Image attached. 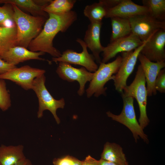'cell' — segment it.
Masks as SVG:
<instances>
[{"label":"cell","instance_id":"cell-19","mask_svg":"<svg viewBox=\"0 0 165 165\" xmlns=\"http://www.w3.org/2000/svg\"><path fill=\"white\" fill-rule=\"evenodd\" d=\"M101 159L118 165H127L128 163L122 147L114 143L107 142L105 143Z\"/></svg>","mask_w":165,"mask_h":165},{"label":"cell","instance_id":"cell-18","mask_svg":"<svg viewBox=\"0 0 165 165\" xmlns=\"http://www.w3.org/2000/svg\"><path fill=\"white\" fill-rule=\"evenodd\" d=\"M24 146H0V164L1 165H14L26 158L23 152Z\"/></svg>","mask_w":165,"mask_h":165},{"label":"cell","instance_id":"cell-28","mask_svg":"<svg viewBox=\"0 0 165 165\" xmlns=\"http://www.w3.org/2000/svg\"><path fill=\"white\" fill-rule=\"evenodd\" d=\"M82 161L73 157L68 155L53 161V165H81Z\"/></svg>","mask_w":165,"mask_h":165},{"label":"cell","instance_id":"cell-3","mask_svg":"<svg viewBox=\"0 0 165 165\" xmlns=\"http://www.w3.org/2000/svg\"><path fill=\"white\" fill-rule=\"evenodd\" d=\"M144 74L140 64L138 67L135 78L129 86L123 89L122 96L131 97L138 102L140 111L139 123L144 130L148 125L150 120L147 113V91Z\"/></svg>","mask_w":165,"mask_h":165},{"label":"cell","instance_id":"cell-31","mask_svg":"<svg viewBox=\"0 0 165 165\" xmlns=\"http://www.w3.org/2000/svg\"><path fill=\"white\" fill-rule=\"evenodd\" d=\"M81 165H98V160L89 155L82 161Z\"/></svg>","mask_w":165,"mask_h":165},{"label":"cell","instance_id":"cell-1","mask_svg":"<svg viewBox=\"0 0 165 165\" xmlns=\"http://www.w3.org/2000/svg\"><path fill=\"white\" fill-rule=\"evenodd\" d=\"M48 15L43 29L31 42L28 48L32 52H42L49 53L53 57H58L61 53L53 46V39L59 32H65L77 20V15L72 10L63 13Z\"/></svg>","mask_w":165,"mask_h":165},{"label":"cell","instance_id":"cell-34","mask_svg":"<svg viewBox=\"0 0 165 165\" xmlns=\"http://www.w3.org/2000/svg\"><path fill=\"white\" fill-rule=\"evenodd\" d=\"M127 165H129L128 163L127 164Z\"/></svg>","mask_w":165,"mask_h":165},{"label":"cell","instance_id":"cell-12","mask_svg":"<svg viewBox=\"0 0 165 165\" xmlns=\"http://www.w3.org/2000/svg\"><path fill=\"white\" fill-rule=\"evenodd\" d=\"M144 42L131 33L127 36L110 42L104 47L102 52L101 62L106 63L119 53L133 51L141 46Z\"/></svg>","mask_w":165,"mask_h":165},{"label":"cell","instance_id":"cell-17","mask_svg":"<svg viewBox=\"0 0 165 165\" xmlns=\"http://www.w3.org/2000/svg\"><path fill=\"white\" fill-rule=\"evenodd\" d=\"M45 53L42 52H34L24 47L16 46L11 48L0 56V58L4 61L16 65L20 62L30 60L46 61L40 57Z\"/></svg>","mask_w":165,"mask_h":165},{"label":"cell","instance_id":"cell-22","mask_svg":"<svg viewBox=\"0 0 165 165\" xmlns=\"http://www.w3.org/2000/svg\"><path fill=\"white\" fill-rule=\"evenodd\" d=\"M108 9L103 0H100L98 2L86 6L83 10V14L90 23L100 22L105 16Z\"/></svg>","mask_w":165,"mask_h":165},{"label":"cell","instance_id":"cell-8","mask_svg":"<svg viewBox=\"0 0 165 165\" xmlns=\"http://www.w3.org/2000/svg\"><path fill=\"white\" fill-rule=\"evenodd\" d=\"M148 39L134 50L121 53L120 66L117 72L113 75L112 79L114 82L115 89L118 92L122 93L123 89L127 85V79L133 72L138 55Z\"/></svg>","mask_w":165,"mask_h":165},{"label":"cell","instance_id":"cell-16","mask_svg":"<svg viewBox=\"0 0 165 165\" xmlns=\"http://www.w3.org/2000/svg\"><path fill=\"white\" fill-rule=\"evenodd\" d=\"M102 22L90 23L86 31L83 40L92 53L95 61L100 64L101 60L100 55L104 48L101 42L100 34Z\"/></svg>","mask_w":165,"mask_h":165},{"label":"cell","instance_id":"cell-27","mask_svg":"<svg viewBox=\"0 0 165 165\" xmlns=\"http://www.w3.org/2000/svg\"><path fill=\"white\" fill-rule=\"evenodd\" d=\"M11 106L10 95L7 90L6 83L3 79H0V108L4 111Z\"/></svg>","mask_w":165,"mask_h":165},{"label":"cell","instance_id":"cell-23","mask_svg":"<svg viewBox=\"0 0 165 165\" xmlns=\"http://www.w3.org/2000/svg\"><path fill=\"white\" fill-rule=\"evenodd\" d=\"M0 3H9L23 9L35 16L47 17V14L43 9L44 7L37 4L33 0H0Z\"/></svg>","mask_w":165,"mask_h":165},{"label":"cell","instance_id":"cell-9","mask_svg":"<svg viewBox=\"0 0 165 165\" xmlns=\"http://www.w3.org/2000/svg\"><path fill=\"white\" fill-rule=\"evenodd\" d=\"M132 33L142 42L148 39L160 29H165V21L157 20L148 14L135 16L129 18Z\"/></svg>","mask_w":165,"mask_h":165},{"label":"cell","instance_id":"cell-26","mask_svg":"<svg viewBox=\"0 0 165 165\" xmlns=\"http://www.w3.org/2000/svg\"><path fill=\"white\" fill-rule=\"evenodd\" d=\"M14 10L13 5L4 4L0 6V27H6V23L13 25L15 24L13 20Z\"/></svg>","mask_w":165,"mask_h":165},{"label":"cell","instance_id":"cell-7","mask_svg":"<svg viewBox=\"0 0 165 165\" xmlns=\"http://www.w3.org/2000/svg\"><path fill=\"white\" fill-rule=\"evenodd\" d=\"M76 41L82 48L81 52L78 53L72 50L68 49L64 51L60 57H53L52 61L56 63L63 62L80 65L89 72H95L98 66L95 61L94 56L89 53L86 45L82 40L77 38Z\"/></svg>","mask_w":165,"mask_h":165},{"label":"cell","instance_id":"cell-6","mask_svg":"<svg viewBox=\"0 0 165 165\" xmlns=\"http://www.w3.org/2000/svg\"><path fill=\"white\" fill-rule=\"evenodd\" d=\"M46 77L44 74L36 78L34 80L32 89L35 93L39 103L37 117L41 118L43 112L49 110L53 115L57 124L60 123L59 118L57 115L56 111L59 108H63L65 105L64 98L57 100L54 99L46 89L45 83Z\"/></svg>","mask_w":165,"mask_h":165},{"label":"cell","instance_id":"cell-4","mask_svg":"<svg viewBox=\"0 0 165 165\" xmlns=\"http://www.w3.org/2000/svg\"><path fill=\"white\" fill-rule=\"evenodd\" d=\"M122 57L118 56L114 61L107 63L101 62L97 70L94 73L92 79L86 90L87 97L93 95L98 97L101 95H106V83L112 79L113 75L118 72L121 65Z\"/></svg>","mask_w":165,"mask_h":165},{"label":"cell","instance_id":"cell-15","mask_svg":"<svg viewBox=\"0 0 165 165\" xmlns=\"http://www.w3.org/2000/svg\"><path fill=\"white\" fill-rule=\"evenodd\" d=\"M148 14L147 8L131 0H121L114 7L108 10L105 18L119 17L129 19L138 15Z\"/></svg>","mask_w":165,"mask_h":165},{"label":"cell","instance_id":"cell-33","mask_svg":"<svg viewBox=\"0 0 165 165\" xmlns=\"http://www.w3.org/2000/svg\"><path fill=\"white\" fill-rule=\"evenodd\" d=\"M98 165H118L114 163L101 159L98 160Z\"/></svg>","mask_w":165,"mask_h":165},{"label":"cell","instance_id":"cell-30","mask_svg":"<svg viewBox=\"0 0 165 165\" xmlns=\"http://www.w3.org/2000/svg\"><path fill=\"white\" fill-rule=\"evenodd\" d=\"M16 68L14 64L6 61L0 58V74H4Z\"/></svg>","mask_w":165,"mask_h":165},{"label":"cell","instance_id":"cell-11","mask_svg":"<svg viewBox=\"0 0 165 165\" xmlns=\"http://www.w3.org/2000/svg\"><path fill=\"white\" fill-rule=\"evenodd\" d=\"M56 72L63 80L70 82L77 81L79 83V87L77 93L80 96L83 94L86 83L91 81L94 74V72H89L84 67L76 68L63 62L59 63Z\"/></svg>","mask_w":165,"mask_h":165},{"label":"cell","instance_id":"cell-5","mask_svg":"<svg viewBox=\"0 0 165 165\" xmlns=\"http://www.w3.org/2000/svg\"><path fill=\"white\" fill-rule=\"evenodd\" d=\"M122 97L123 107L121 113L116 115L108 111L106 112L107 115L112 120L127 127L131 132L135 142H137L140 138L145 142L148 143V136L144 133L136 119L134 106V98L123 96Z\"/></svg>","mask_w":165,"mask_h":165},{"label":"cell","instance_id":"cell-10","mask_svg":"<svg viewBox=\"0 0 165 165\" xmlns=\"http://www.w3.org/2000/svg\"><path fill=\"white\" fill-rule=\"evenodd\" d=\"M44 70L31 67L27 65L16 68L3 74H0V79L11 81L24 90L32 89L34 79L45 73Z\"/></svg>","mask_w":165,"mask_h":165},{"label":"cell","instance_id":"cell-21","mask_svg":"<svg viewBox=\"0 0 165 165\" xmlns=\"http://www.w3.org/2000/svg\"><path fill=\"white\" fill-rule=\"evenodd\" d=\"M17 29L15 24L0 27V56L16 46Z\"/></svg>","mask_w":165,"mask_h":165},{"label":"cell","instance_id":"cell-29","mask_svg":"<svg viewBox=\"0 0 165 165\" xmlns=\"http://www.w3.org/2000/svg\"><path fill=\"white\" fill-rule=\"evenodd\" d=\"M156 90L160 93L165 92V69H161L159 72L155 81Z\"/></svg>","mask_w":165,"mask_h":165},{"label":"cell","instance_id":"cell-35","mask_svg":"<svg viewBox=\"0 0 165 165\" xmlns=\"http://www.w3.org/2000/svg\"><path fill=\"white\" fill-rule=\"evenodd\" d=\"M0 165H1L0 164Z\"/></svg>","mask_w":165,"mask_h":165},{"label":"cell","instance_id":"cell-24","mask_svg":"<svg viewBox=\"0 0 165 165\" xmlns=\"http://www.w3.org/2000/svg\"><path fill=\"white\" fill-rule=\"evenodd\" d=\"M143 6L147 7L148 14L153 18L165 21V0H142Z\"/></svg>","mask_w":165,"mask_h":165},{"label":"cell","instance_id":"cell-13","mask_svg":"<svg viewBox=\"0 0 165 165\" xmlns=\"http://www.w3.org/2000/svg\"><path fill=\"white\" fill-rule=\"evenodd\" d=\"M165 29H160L148 39L140 53L151 61H165Z\"/></svg>","mask_w":165,"mask_h":165},{"label":"cell","instance_id":"cell-14","mask_svg":"<svg viewBox=\"0 0 165 165\" xmlns=\"http://www.w3.org/2000/svg\"><path fill=\"white\" fill-rule=\"evenodd\" d=\"M138 59L140 63L147 83L148 96L155 95L157 94L155 87V81L159 72L165 67V61L152 62L140 53Z\"/></svg>","mask_w":165,"mask_h":165},{"label":"cell","instance_id":"cell-20","mask_svg":"<svg viewBox=\"0 0 165 165\" xmlns=\"http://www.w3.org/2000/svg\"><path fill=\"white\" fill-rule=\"evenodd\" d=\"M110 19L112 30L110 42L127 36L132 33L129 19L112 17Z\"/></svg>","mask_w":165,"mask_h":165},{"label":"cell","instance_id":"cell-2","mask_svg":"<svg viewBox=\"0 0 165 165\" xmlns=\"http://www.w3.org/2000/svg\"><path fill=\"white\" fill-rule=\"evenodd\" d=\"M12 5L14 10L13 20L17 29L16 46L27 48L42 31L47 17L30 15Z\"/></svg>","mask_w":165,"mask_h":165},{"label":"cell","instance_id":"cell-25","mask_svg":"<svg viewBox=\"0 0 165 165\" xmlns=\"http://www.w3.org/2000/svg\"><path fill=\"white\" fill-rule=\"evenodd\" d=\"M76 2L75 0H52L43 10L48 14L66 13L72 10Z\"/></svg>","mask_w":165,"mask_h":165},{"label":"cell","instance_id":"cell-32","mask_svg":"<svg viewBox=\"0 0 165 165\" xmlns=\"http://www.w3.org/2000/svg\"><path fill=\"white\" fill-rule=\"evenodd\" d=\"M14 165H33L31 161L26 158Z\"/></svg>","mask_w":165,"mask_h":165}]
</instances>
